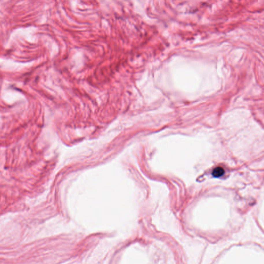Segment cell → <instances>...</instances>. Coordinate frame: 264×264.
Segmentation results:
<instances>
[{"instance_id": "cell-1", "label": "cell", "mask_w": 264, "mask_h": 264, "mask_svg": "<svg viewBox=\"0 0 264 264\" xmlns=\"http://www.w3.org/2000/svg\"><path fill=\"white\" fill-rule=\"evenodd\" d=\"M224 174V169L222 167H220L215 168L212 172V175L215 178H220L222 176H223Z\"/></svg>"}]
</instances>
